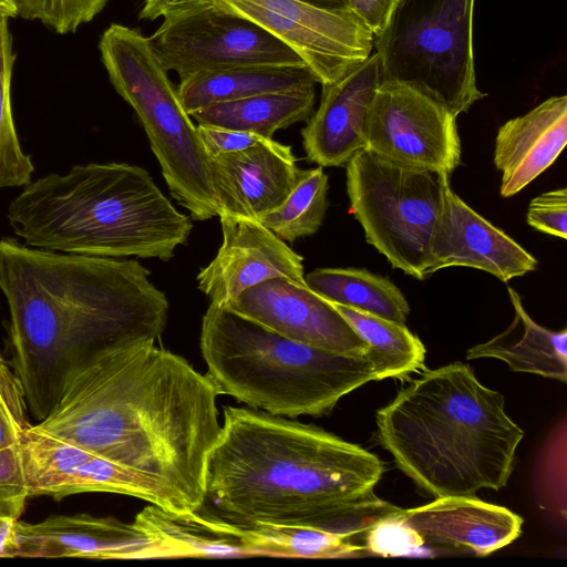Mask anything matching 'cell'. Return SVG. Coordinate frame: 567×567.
Segmentation results:
<instances>
[{
    "label": "cell",
    "instance_id": "obj_1",
    "mask_svg": "<svg viewBox=\"0 0 567 567\" xmlns=\"http://www.w3.org/2000/svg\"><path fill=\"white\" fill-rule=\"evenodd\" d=\"M219 394L184 358L155 342L134 343L82 362L33 427L137 474L158 507L189 513L205 502L207 458L221 430Z\"/></svg>",
    "mask_w": 567,
    "mask_h": 567
},
{
    "label": "cell",
    "instance_id": "obj_2",
    "mask_svg": "<svg viewBox=\"0 0 567 567\" xmlns=\"http://www.w3.org/2000/svg\"><path fill=\"white\" fill-rule=\"evenodd\" d=\"M150 277L134 259L58 252L0 239L11 365L28 410L39 422L86 359L159 338L168 302Z\"/></svg>",
    "mask_w": 567,
    "mask_h": 567
},
{
    "label": "cell",
    "instance_id": "obj_3",
    "mask_svg": "<svg viewBox=\"0 0 567 567\" xmlns=\"http://www.w3.org/2000/svg\"><path fill=\"white\" fill-rule=\"evenodd\" d=\"M383 471L375 454L318 426L227 406L207 458L205 502L231 524L313 527L365 545L400 511L373 493Z\"/></svg>",
    "mask_w": 567,
    "mask_h": 567
},
{
    "label": "cell",
    "instance_id": "obj_4",
    "mask_svg": "<svg viewBox=\"0 0 567 567\" xmlns=\"http://www.w3.org/2000/svg\"><path fill=\"white\" fill-rule=\"evenodd\" d=\"M375 420L380 444L396 466L435 497L506 486L524 437L504 396L462 362L425 370Z\"/></svg>",
    "mask_w": 567,
    "mask_h": 567
},
{
    "label": "cell",
    "instance_id": "obj_5",
    "mask_svg": "<svg viewBox=\"0 0 567 567\" xmlns=\"http://www.w3.org/2000/svg\"><path fill=\"white\" fill-rule=\"evenodd\" d=\"M8 220L27 246L84 256L169 260L192 231L143 167L75 165L30 182Z\"/></svg>",
    "mask_w": 567,
    "mask_h": 567
},
{
    "label": "cell",
    "instance_id": "obj_6",
    "mask_svg": "<svg viewBox=\"0 0 567 567\" xmlns=\"http://www.w3.org/2000/svg\"><path fill=\"white\" fill-rule=\"evenodd\" d=\"M199 346L207 374L220 394L277 416H320L346 394L374 381L365 357L311 347L209 305Z\"/></svg>",
    "mask_w": 567,
    "mask_h": 567
},
{
    "label": "cell",
    "instance_id": "obj_7",
    "mask_svg": "<svg viewBox=\"0 0 567 567\" xmlns=\"http://www.w3.org/2000/svg\"><path fill=\"white\" fill-rule=\"evenodd\" d=\"M99 50L113 87L140 118L172 196L195 220L217 216L210 157L148 39L112 23Z\"/></svg>",
    "mask_w": 567,
    "mask_h": 567
},
{
    "label": "cell",
    "instance_id": "obj_8",
    "mask_svg": "<svg viewBox=\"0 0 567 567\" xmlns=\"http://www.w3.org/2000/svg\"><path fill=\"white\" fill-rule=\"evenodd\" d=\"M475 0H396L374 37L382 82L412 87L457 117L485 96L476 85Z\"/></svg>",
    "mask_w": 567,
    "mask_h": 567
},
{
    "label": "cell",
    "instance_id": "obj_9",
    "mask_svg": "<svg viewBox=\"0 0 567 567\" xmlns=\"http://www.w3.org/2000/svg\"><path fill=\"white\" fill-rule=\"evenodd\" d=\"M346 169L350 209L368 244L392 268L424 280L450 176L393 163L368 148L355 153Z\"/></svg>",
    "mask_w": 567,
    "mask_h": 567
},
{
    "label": "cell",
    "instance_id": "obj_10",
    "mask_svg": "<svg viewBox=\"0 0 567 567\" xmlns=\"http://www.w3.org/2000/svg\"><path fill=\"white\" fill-rule=\"evenodd\" d=\"M163 68L186 76L249 65H306L256 23L195 0L164 16L147 38Z\"/></svg>",
    "mask_w": 567,
    "mask_h": 567
},
{
    "label": "cell",
    "instance_id": "obj_11",
    "mask_svg": "<svg viewBox=\"0 0 567 567\" xmlns=\"http://www.w3.org/2000/svg\"><path fill=\"white\" fill-rule=\"evenodd\" d=\"M243 17L297 53L321 85L371 54L373 34L352 12L328 11L300 0H209Z\"/></svg>",
    "mask_w": 567,
    "mask_h": 567
},
{
    "label": "cell",
    "instance_id": "obj_12",
    "mask_svg": "<svg viewBox=\"0 0 567 567\" xmlns=\"http://www.w3.org/2000/svg\"><path fill=\"white\" fill-rule=\"evenodd\" d=\"M367 147L393 163L449 176L461 164L456 116L412 87L381 82L365 122Z\"/></svg>",
    "mask_w": 567,
    "mask_h": 567
},
{
    "label": "cell",
    "instance_id": "obj_13",
    "mask_svg": "<svg viewBox=\"0 0 567 567\" xmlns=\"http://www.w3.org/2000/svg\"><path fill=\"white\" fill-rule=\"evenodd\" d=\"M18 452L21 481L29 497L61 498L84 492H109L158 506L156 492L137 474L33 425L22 435Z\"/></svg>",
    "mask_w": 567,
    "mask_h": 567
},
{
    "label": "cell",
    "instance_id": "obj_14",
    "mask_svg": "<svg viewBox=\"0 0 567 567\" xmlns=\"http://www.w3.org/2000/svg\"><path fill=\"white\" fill-rule=\"evenodd\" d=\"M226 307L286 338L326 351L362 357L369 350L333 305L307 285L285 278L265 280Z\"/></svg>",
    "mask_w": 567,
    "mask_h": 567
},
{
    "label": "cell",
    "instance_id": "obj_15",
    "mask_svg": "<svg viewBox=\"0 0 567 567\" xmlns=\"http://www.w3.org/2000/svg\"><path fill=\"white\" fill-rule=\"evenodd\" d=\"M396 518L405 529L411 555L430 549L486 556L518 538L523 526V518L508 508L474 496L436 497L419 507L401 508Z\"/></svg>",
    "mask_w": 567,
    "mask_h": 567
},
{
    "label": "cell",
    "instance_id": "obj_16",
    "mask_svg": "<svg viewBox=\"0 0 567 567\" xmlns=\"http://www.w3.org/2000/svg\"><path fill=\"white\" fill-rule=\"evenodd\" d=\"M218 217L221 246L197 275L198 289L212 305L226 307L247 288L274 278L307 285L303 258L258 219Z\"/></svg>",
    "mask_w": 567,
    "mask_h": 567
},
{
    "label": "cell",
    "instance_id": "obj_17",
    "mask_svg": "<svg viewBox=\"0 0 567 567\" xmlns=\"http://www.w3.org/2000/svg\"><path fill=\"white\" fill-rule=\"evenodd\" d=\"M171 558L167 548L133 522L90 514L52 515L17 523L13 558Z\"/></svg>",
    "mask_w": 567,
    "mask_h": 567
},
{
    "label": "cell",
    "instance_id": "obj_18",
    "mask_svg": "<svg viewBox=\"0 0 567 567\" xmlns=\"http://www.w3.org/2000/svg\"><path fill=\"white\" fill-rule=\"evenodd\" d=\"M471 267L503 282L536 270L537 259L444 185L425 269L427 278L447 267Z\"/></svg>",
    "mask_w": 567,
    "mask_h": 567
},
{
    "label": "cell",
    "instance_id": "obj_19",
    "mask_svg": "<svg viewBox=\"0 0 567 567\" xmlns=\"http://www.w3.org/2000/svg\"><path fill=\"white\" fill-rule=\"evenodd\" d=\"M381 82L379 55L371 53L337 81L321 85L319 107L301 131L310 162L322 167L346 166L367 147V115Z\"/></svg>",
    "mask_w": 567,
    "mask_h": 567
},
{
    "label": "cell",
    "instance_id": "obj_20",
    "mask_svg": "<svg viewBox=\"0 0 567 567\" xmlns=\"http://www.w3.org/2000/svg\"><path fill=\"white\" fill-rule=\"evenodd\" d=\"M217 216L259 219L293 189L299 168L291 146L266 138L248 148L210 157Z\"/></svg>",
    "mask_w": 567,
    "mask_h": 567
},
{
    "label": "cell",
    "instance_id": "obj_21",
    "mask_svg": "<svg viewBox=\"0 0 567 567\" xmlns=\"http://www.w3.org/2000/svg\"><path fill=\"white\" fill-rule=\"evenodd\" d=\"M567 142V96H551L496 134L494 164L502 173L501 195L511 197L544 173Z\"/></svg>",
    "mask_w": 567,
    "mask_h": 567
},
{
    "label": "cell",
    "instance_id": "obj_22",
    "mask_svg": "<svg viewBox=\"0 0 567 567\" xmlns=\"http://www.w3.org/2000/svg\"><path fill=\"white\" fill-rule=\"evenodd\" d=\"M514 309L511 324L491 340L467 350L466 359L494 358L504 361L515 372L538 374L567 381V330H549L526 312L522 299L508 287Z\"/></svg>",
    "mask_w": 567,
    "mask_h": 567
},
{
    "label": "cell",
    "instance_id": "obj_23",
    "mask_svg": "<svg viewBox=\"0 0 567 567\" xmlns=\"http://www.w3.org/2000/svg\"><path fill=\"white\" fill-rule=\"evenodd\" d=\"M307 65H249L196 73L181 79L176 89L188 115L212 104L258 94L315 87Z\"/></svg>",
    "mask_w": 567,
    "mask_h": 567
},
{
    "label": "cell",
    "instance_id": "obj_24",
    "mask_svg": "<svg viewBox=\"0 0 567 567\" xmlns=\"http://www.w3.org/2000/svg\"><path fill=\"white\" fill-rule=\"evenodd\" d=\"M133 523L158 539L171 558L251 556L235 524L198 511L174 513L152 504L136 514Z\"/></svg>",
    "mask_w": 567,
    "mask_h": 567
},
{
    "label": "cell",
    "instance_id": "obj_25",
    "mask_svg": "<svg viewBox=\"0 0 567 567\" xmlns=\"http://www.w3.org/2000/svg\"><path fill=\"white\" fill-rule=\"evenodd\" d=\"M315 99V87L265 93L212 104L189 116L199 125L250 132L272 138L278 130L308 121Z\"/></svg>",
    "mask_w": 567,
    "mask_h": 567
},
{
    "label": "cell",
    "instance_id": "obj_26",
    "mask_svg": "<svg viewBox=\"0 0 567 567\" xmlns=\"http://www.w3.org/2000/svg\"><path fill=\"white\" fill-rule=\"evenodd\" d=\"M307 286L326 300L405 324L410 307L386 277L359 268H318L305 276Z\"/></svg>",
    "mask_w": 567,
    "mask_h": 567
},
{
    "label": "cell",
    "instance_id": "obj_27",
    "mask_svg": "<svg viewBox=\"0 0 567 567\" xmlns=\"http://www.w3.org/2000/svg\"><path fill=\"white\" fill-rule=\"evenodd\" d=\"M235 525L251 556L346 558L369 554L362 542L320 528L270 524Z\"/></svg>",
    "mask_w": 567,
    "mask_h": 567
},
{
    "label": "cell",
    "instance_id": "obj_28",
    "mask_svg": "<svg viewBox=\"0 0 567 567\" xmlns=\"http://www.w3.org/2000/svg\"><path fill=\"white\" fill-rule=\"evenodd\" d=\"M332 305L368 343L365 357L373 363L374 381L402 378L423 368L425 347L405 324L341 305Z\"/></svg>",
    "mask_w": 567,
    "mask_h": 567
},
{
    "label": "cell",
    "instance_id": "obj_29",
    "mask_svg": "<svg viewBox=\"0 0 567 567\" xmlns=\"http://www.w3.org/2000/svg\"><path fill=\"white\" fill-rule=\"evenodd\" d=\"M328 175L322 166L298 172L297 183L288 197L258 220L280 239H296L316 234L328 207Z\"/></svg>",
    "mask_w": 567,
    "mask_h": 567
},
{
    "label": "cell",
    "instance_id": "obj_30",
    "mask_svg": "<svg viewBox=\"0 0 567 567\" xmlns=\"http://www.w3.org/2000/svg\"><path fill=\"white\" fill-rule=\"evenodd\" d=\"M533 493L548 526L565 536L567 522V419L551 429L535 458Z\"/></svg>",
    "mask_w": 567,
    "mask_h": 567
},
{
    "label": "cell",
    "instance_id": "obj_31",
    "mask_svg": "<svg viewBox=\"0 0 567 567\" xmlns=\"http://www.w3.org/2000/svg\"><path fill=\"white\" fill-rule=\"evenodd\" d=\"M16 60L9 17L0 13V188L25 186L34 166L23 153L11 107V78Z\"/></svg>",
    "mask_w": 567,
    "mask_h": 567
},
{
    "label": "cell",
    "instance_id": "obj_32",
    "mask_svg": "<svg viewBox=\"0 0 567 567\" xmlns=\"http://www.w3.org/2000/svg\"><path fill=\"white\" fill-rule=\"evenodd\" d=\"M28 412L23 385L0 353V485L23 487L18 447L32 425Z\"/></svg>",
    "mask_w": 567,
    "mask_h": 567
},
{
    "label": "cell",
    "instance_id": "obj_33",
    "mask_svg": "<svg viewBox=\"0 0 567 567\" xmlns=\"http://www.w3.org/2000/svg\"><path fill=\"white\" fill-rule=\"evenodd\" d=\"M110 0H12L16 16L37 20L59 34L92 21Z\"/></svg>",
    "mask_w": 567,
    "mask_h": 567
},
{
    "label": "cell",
    "instance_id": "obj_34",
    "mask_svg": "<svg viewBox=\"0 0 567 567\" xmlns=\"http://www.w3.org/2000/svg\"><path fill=\"white\" fill-rule=\"evenodd\" d=\"M527 224L558 238L567 235V188H557L534 197L527 208Z\"/></svg>",
    "mask_w": 567,
    "mask_h": 567
},
{
    "label": "cell",
    "instance_id": "obj_35",
    "mask_svg": "<svg viewBox=\"0 0 567 567\" xmlns=\"http://www.w3.org/2000/svg\"><path fill=\"white\" fill-rule=\"evenodd\" d=\"M28 497L23 487L0 485V558H13L14 530Z\"/></svg>",
    "mask_w": 567,
    "mask_h": 567
},
{
    "label": "cell",
    "instance_id": "obj_36",
    "mask_svg": "<svg viewBox=\"0 0 567 567\" xmlns=\"http://www.w3.org/2000/svg\"><path fill=\"white\" fill-rule=\"evenodd\" d=\"M202 144L209 157L248 148L265 137L243 131H234L207 125H197Z\"/></svg>",
    "mask_w": 567,
    "mask_h": 567
},
{
    "label": "cell",
    "instance_id": "obj_37",
    "mask_svg": "<svg viewBox=\"0 0 567 567\" xmlns=\"http://www.w3.org/2000/svg\"><path fill=\"white\" fill-rule=\"evenodd\" d=\"M396 0H348L350 11L377 37L389 20Z\"/></svg>",
    "mask_w": 567,
    "mask_h": 567
},
{
    "label": "cell",
    "instance_id": "obj_38",
    "mask_svg": "<svg viewBox=\"0 0 567 567\" xmlns=\"http://www.w3.org/2000/svg\"><path fill=\"white\" fill-rule=\"evenodd\" d=\"M195 0H144L138 19L155 20Z\"/></svg>",
    "mask_w": 567,
    "mask_h": 567
},
{
    "label": "cell",
    "instance_id": "obj_39",
    "mask_svg": "<svg viewBox=\"0 0 567 567\" xmlns=\"http://www.w3.org/2000/svg\"><path fill=\"white\" fill-rule=\"evenodd\" d=\"M317 8L334 11V12H351L349 9L348 0H300Z\"/></svg>",
    "mask_w": 567,
    "mask_h": 567
},
{
    "label": "cell",
    "instance_id": "obj_40",
    "mask_svg": "<svg viewBox=\"0 0 567 567\" xmlns=\"http://www.w3.org/2000/svg\"><path fill=\"white\" fill-rule=\"evenodd\" d=\"M0 13L9 18L17 17L12 0H0Z\"/></svg>",
    "mask_w": 567,
    "mask_h": 567
}]
</instances>
